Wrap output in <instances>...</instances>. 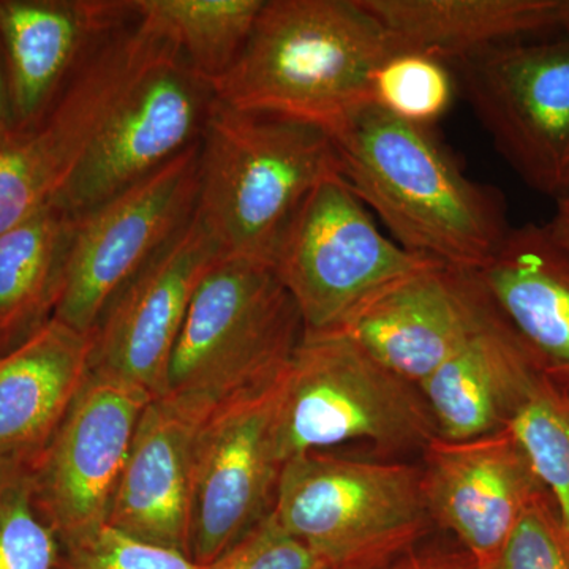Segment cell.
<instances>
[{
    "label": "cell",
    "instance_id": "obj_1",
    "mask_svg": "<svg viewBox=\"0 0 569 569\" xmlns=\"http://www.w3.org/2000/svg\"><path fill=\"white\" fill-rule=\"evenodd\" d=\"M340 171L397 244L479 271L509 230L503 194L473 181L430 127L362 104L332 130Z\"/></svg>",
    "mask_w": 569,
    "mask_h": 569
},
{
    "label": "cell",
    "instance_id": "obj_2",
    "mask_svg": "<svg viewBox=\"0 0 569 569\" xmlns=\"http://www.w3.org/2000/svg\"><path fill=\"white\" fill-rule=\"evenodd\" d=\"M399 52L361 0H264L234 66L213 82L234 110L280 116L331 134L362 104Z\"/></svg>",
    "mask_w": 569,
    "mask_h": 569
},
{
    "label": "cell",
    "instance_id": "obj_3",
    "mask_svg": "<svg viewBox=\"0 0 569 569\" xmlns=\"http://www.w3.org/2000/svg\"><path fill=\"white\" fill-rule=\"evenodd\" d=\"M337 173L339 153L323 129L216 99L200 138L194 219L222 258L271 266L296 209Z\"/></svg>",
    "mask_w": 569,
    "mask_h": 569
},
{
    "label": "cell",
    "instance_id": "obj_4",
    "mask_svg": "<svg viewBox=\"0 0 569 569\" xmlns=\"http://www.w3.org/2000/svg\"><path fill=\"white\" fill-rule=\"evenodd\" d=\"M302 336L298 307L271 266L220 258L194 291L159 397L200 422L274 383Z\"/></svg>",
    "mask_w": 569,
    "mask_h": 569
},
{
    "label": "cell",
    "instance_id": "obj_5",
    "mask_svg": "<svg viewBox=\"0 0 569 569\" xmlns=\"http://www.w3.org/2000/svg\"><path fill=\"white\" fill-rule=\"evenodd\" d=\"M272 515L332 569L388 567L421 545L433 527L421 466L328 451L283 463Z\"/></svg>",
    "mask_w": 569,
    "mask_h": 569
},
{
    "label": "cell",
    "instance_id": "obj_6",
    "mask_svg": "<svg viewBox=\"0 0 569 569\" xmlns=\"http://www.w3.org/2000/svg\"><path fill=\"white\" fill-rule=\"evenodd\" d=\"M277 433L283 462L351 441L422 452L440 437L417 385L343 331L302 336L284 369Z\"/></svg>",
    "mask_w": 569,
    "mask_h": 569
},
{
    "label": "cell",
    "instance_id": "obj_7",
    "mask_svg": "<svg viewBox=\"0 0 569 569\" xmlns=\"http://www.w3.org/2000/svg\"><path fill=\"white\" fill-rule=\"evenodd\" d=\"M438 263L381 233L340 173L323 179L296 209L271 268L293 299L305 335L342 331L392 284Z\"/></svg>",
    "mask_w": 569,
    "mask_h": 569
},
{
    "label": "cell",
    "instance_id": "obj_8",
    "mask_svg": "<svg viewBox=\"0 0 569 569\" xmlns=\"http://www.w3.org/2000/svg\"><path fill=\"white\" fill-rule=\"evenodd\" d=\"M163 43L134 22L97 51L47 110L0 134V233L58 200Z\"/></svg>",
    "mask_w": 569,
    "mask_h": 569
},
{
    "label": "cell",
    "instance_id": "obj_9",
    "mask_svg": "<svg viewBox=\"0 0 569 569\" xmlns=\"http://www.w3.org/2000/svg\"><path fill=\"white\" fill-rule=\"evenodd\" d=\"M471 110L527 186L569 192V33L496 44L456 61Z\"/></svg>",
    "mask_w": 569,
    "mask_h": 569
},
{
    "label": "cell",
    "instance_id": "obj_10",
    "mask_svg": "<svg viewBox=\"0 0 569 569\" xmlns=\"http://www.w3.org/2000/svg\"><path fill=\"white\" fill-rule=\"evenodd\" d=\"M200 141L74 216L54 320L89 336L112 296L193 219Z\"/></svg>",
    "mask_w": 569,
    "mask_h": 569
},
{
    "label": "cell",
    "instance_id": "obj_11",
    "mask_svg": "<svg viewBox=\"0 0 569 569\" xmlns=\"http://www.w3.org/2000/svg\"><path fill=\"white\" fill-rule=\"evenodd\" d=\"M283 373L217 407L197 427L186 553L201 567L219 559L274 507L284 463L277 433Z\"/></svg>",
    "mask_w": 569,
    "mask_h": 569
},
{
    "label": "cell",
    "instance_id": "obj_12",
    "mask_svg": "<svg viewBox=\"0 0 569 569\" xmlns=\"http://www.w3.org/2000/svg\"><path fill=\"white\" fill-rule=\"evenodd\" d=\"M213 100L212 86L164 41L52 203L78 216L152 174L200 141Z\"/></svg>",
    "mask_w": 569,
    "mask_h": 569
},
{
    "label": "cell",
    "instance_id": "obj_13",
    "mask_svg": "<svg viewBox=\"0 0 569 569\" xmlns=\"http://www.w3.org/2000/svg\"><path fill=\"white\" fill-rule=\"evenodd\" d=\"M151 399L129 381L91 370L32 463L33 503L61 546L107 526L116 486Z\"/></svg>",
    "mask_w": 569,
    "mask_h": 569
},
{
    "label": "cell",
    "instance_id": "obj_14",
    "mask_svg": "<svg viewBox=\"0 0 569 569\" xmlns=\"http://www.w3.org/2000/svg\"><path fill=\"white\" fill-rule=\"evenodd\" d=\"M222 258L190 220L118 291L91 335V370L162 395L168 365L194 291Z\"/></svg>",
    "mask_w": 569,
    "mask_h": 569
},
{
    "label": "cell",
    "instance_id": "obj_15",
    "mask_svg": "<svg viewBox=\"0 0 569 569\" xmlns=\"http://www.w3.org/2000/svg\"><path fill=\"white\" fill-rule=\"evenodd\" d=\"M422 462L433 526L455 535L477 569L497 559L523 512L549 493L509 427L468 440L437 437Z\"/></svg>",
    "mask_w": 569,
    "mask_h": 569
},
{
    "label": "cell",
    "instance_id": "obj_16",
    "mask_svg": "<svg viewBox=\"0 0 569 569\" xmlns=\"http://www.w3.org/2000/svg\"><path fill=\"white\" fill-rule=\"evenodd\" d=\"M497 316L478 271L433 263L377 296L342 331L418 387Z\"/></svg>",
    "mask_w": 569,
    "mask_h": 569
},
{
    "label": "cell",
    "instance_id": "obj_17",
    "mask_svg": "<svg viewBox=\"0 0 569 569\" xmlns=\"http://www.w3.org/2000/svg\"><path fill=\"white\" fill-rule=\"evenodd\" d=\"M137 21L134 0H0L11 126L33 121L97 51Z\"/></svg>",
    "mask_w": 569,
    "mask_h": 569
},
{
    "label": "cell",
    "instance_id": "obj_18",
    "mask_svg": "<svg viewBox=\"0 0 569 569\" xmlns=\"http://www.w3.org/2000/svg\"><path fill=\"white\" fill-rule=\"evenodd\" d=\"M546 367L498 313L418 388L438 436L468 440L508 429Z\"/></svg>",
    "mask_w": 569,
    "mask_h": 569
},
{
    "label": "cell",
    "instance_id": "obj_19",
    "mask_svg": "<svg viewBox=\"0 0 569 569\" xmlns=\"http://www.w3.org/2000/svg\"><path fill=\"white\" fill-rule=\"evenodd\" d=\"M198 425L167 400H149L116 486L107 526L186 553Z\"/></svg>",
    "mask_w": 569,
    "mask_h": 569
},
{
    "label": "cell",
    "instance_id": "obj_20",
    "mask_svg": "<svg viewBox=\"0 0 569 569\" xmlns=\"http://www.w3.org/2000/svg\"><path fill=\"white\" fill-rule=\"evenodd\" d=\"M91 372V337L48 321L0 356V467L32 466Z\"/></svg>",
    "mask_w": 569,
    "mask_h": 569
},
{
    "label": "cell",
    "instance_id": "obj_21",
    "mask_svg": "<svg viewBox=\"0 0 569 569\" xmlns=\"http://www.w3.org/2000/svg\"><path fill=\"white\" fill-rule=\"evenodd\" d=\"M497 312L548 366H569V249L548 224L511 228L478 271Z\"/></svg>",
    "mask_w": 569,
    "mask_h": 569
},
{
    "label": "cell",
    "instance_id": "obj_22",
    "mask_svg": "<svg viewBox=\"0 0 569 569\" xmlns=\"http://www.w3.org/2000/svg\"><path fill=\"white\" fill-rule=\"evenodd\" d=\"M399 51L459 59L557 29L560 0H361Z\"/></svg>",
    "mask_w": 569,
    "mask_h": 569
},
{
    "label": "cell",
    "instance_id": "obj_23",
    "mask_svg": "<svg viewBox=\"0 0 569 569\" xmlns=\"http://www.w3.org/2000/svg\"><path fill=\"white\" fill-rule=\"evenodd\" d=\"M74 216L58 203L0 233V356L54 317Z\"/></svg>",
    "mask_w": 569,
    "mask_h": 569
},
{
    "label": "cell",
    "instance_id": "obj_24",
    "mask_svg": "<svg viewBox=\"0 0 569 569\" xmlns=\"http://www.w3.org/2000/svg\"><path fill=\"white\" fill-rule=\"evenodd\" d=\"M138 21L209 84L234 66L264 0H134Z\"/></svg>",
    "mask_w": 569,
    "mask_h": 569
},
{
    "label": "cell",
    "instance_id": "obj_25",
    "mask_svg": "<svg viewBox=\"0 0 569 569\" xmlns=\"http://www.w3.org/2000/svg\"><path fill=\"white\" fill-rule=\"evenodd\" d=\"M509 430L526 449L569 530V399L548 372L519 408Z\"/></svg>",
    "mask_w": 569,
    "mask_h": 569
},
{
    "label": "cell",
    "instance_id": "obj_26",
    "mask_svg": "<svg viewBox=\"0 0 569 569\" xmlns=\"http://www.w3.org/2000/svg\"><path fill=\"white\" fill-rule=\"evenodd\" d=\"M455 96L451 73L440 59L399 51L378 67L372 78V103L402 121L430 127Z\"/></svg>",
    "mask_w": 569,
    "mask_h": 569
},
{
    "label": "cell",
    "instance_id": "obj_27",
    "mask_svg": "<svg viewBox=\"0 0 569 569\" xmlns=\"http://www.w3.org/2000/svg\"><path fill=\"white\" fill-rule=\"evenodd\" d=\"M31 467H0V569H54L61 541L33 503Z\"/></svg>",
    "mask_w": 569,
    "mask_h": 569
},
{
    "label": "cell",
    "instance_id": "obj_28",
    "mask_svg": "<svg viewBox=\"0 0 569 569\" xmlns=\"http://www.w3.org/2000/svg\"><path fill=\"white\" fill-rule=\"evenodd\" d=\"M54 569H204L179 550L149 545L110 526L61 546Z\"/></svg>",
    "mask_w": 569,
    "mask_h": 569
},
{
    "label": "cell",
    "instance_id": "obj_29",
    "mask_svg": "<svg viewBox=\"0 0 569 569\" xmlns=\"http://www.w3.org/2000/svg\"><path fill=\"white\" fill-rule=\"evenodd\" d=\"M482 569H569V530L550 493L523 512L497 559Z\"/></svg>",
    "mask_w": 569,
    "mask_h": 569
},
{
    "label": "cell",
    "instance_id": "obj_30",
    "mask_svg": "<svg viewBox=\"0 0 569 569\" xmlns=\"http://www.w3.org/2000/svg\"><path fill=\"white\" fill-rule=\"evenodd\" d=\"M204 569H332L323 557L291 537L272 511Z\"/></svg>",
    "mask_w": 569,
    "mask_h": 569
},
{
    "label": "cell",
    "instance_id": "obj_31",
    "mask_svg": "<svg viewBox=\"0 0 569 569\" xmlns=\"http://www.w3.org/2000/svg\"><path fill=\"white\" fill-rule=\"evenodd\" d=\"M385 569H477L473 559L462 548L425 546L408 550Z\"/></svg>",
    "mask_w": 569,
    "mask_h": 569
},
{
    "label": "cell",
    "instance_id": "obj_32",
    "mask_svg": "<svg viewBox=\"0 0 569 569\" xmlns=\"http://www.w3.org/2000/svg\"><path fill=\"white\" fill-rule=\"evenodd\" d=\"M553 236L569 249V192L557 200V211L548 223Z\"/></svg>",
    "mask_w": 569,
    "mask_h": 569
},
{
    "label": "cell",
    "instance_id": "obj_33",
    "mask_svg": "<svg viewBox=\"0 0 569 569\" xmlns=\"http://www.w3.org/2000/svg\"><path fill=\"white\" fill-rule=\"evenodd\" d=\"M11 126V110L9 96V80H7V70L2 69L0 61V134L6 132Z\"/></svg>",
    "mask_w": 569,
    "mask_h": 569
},
{
    "label": "cell",
    "instance_id": "obj_34",
    "mask_svg": "<svg viewBox=\"0 0 569 569\" xmlns=\"http://www.w3.org/2000/svg\"><path fill=\"white\" fill-rule=\"evenodd\" d=\"M546 372L569 399V366H548Z\"/></svg>",
    "mask_w": 569,
    "mask_h": 569
},
{
    "label": "cell",
    "instance_id": "obj_35",
    "mask_svg": "<svg viewBox=\"0 0 569 569\" xmlns=\"http://www.w3.org/2000/svg\"><path fill=\"white\" fill-rule=\"evenodd\" d=\"M557 29L569 33V0H560L557 10Z\"/></svg>",
    "mask_w": 569,
    "mask_h": 569
},
{
    "label": "cell",
    "instance_id": "obj_36",
    "mask_svg": "<svg viewBox=\"0 0 569 569\" xmlns=\"http://www.w3.org/2000/svg\"><path fill=\"white\" fill-rule=\"evenodd\" d=\"M387 568V567H385ZM385 568H370V567H343V568H336V569H385Z\"/></svg>",
    "mask_w": 569,
    "mask_h": 569
}]
</instances>
